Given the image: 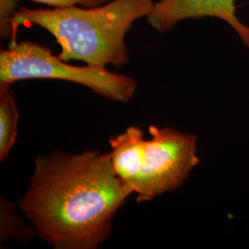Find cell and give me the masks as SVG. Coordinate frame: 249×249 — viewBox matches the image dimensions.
Masks as SVG:
<instances>
[{"label": "cell", "mask_w": 249, "mask_h": 249, "mask_svg": "<svg viewBox=\"0 0 249 249\" xmlns=\"http://www.w3.org/2000/svg\"><path fill=\"white\" fill-rule=\"evenodd\" d=\"M36 3L48 5L51 8H67L80 6L84 8H93L107 4L111 0H31Z\"/></svg>", "instance_id": "9c48e42d"}, {"label": "cell", "mask_w": 249, "mask_h": 249, "mask_svg": "<svg viewBox=\"0 0 249 249\" xmlns=\"http://www.w3.org/2000/svg\"><path fill=\"white\" fill-rule=\"evenodd\" d=\"M29 79L67 80L93 90L100 96L126 103L133 98V78L91 66H72L53 55L44 45L34 42H10L0 52V83L13 84Z\"/></svg>", "instance_id": "3957f363"}, {"label": "cell", "mask_w": 249, "mask_h": 249, "mask_svg": "<svg viewBox=\"0 0 249 249\" xmlns=\"http://www.w3.org/2000/svg\"><path fill=\"white\" fill-rule=\"evenodd\" d=\"M133 189L116 176L110 153L40 155L19 208L55 249H94Z\"/></svg>", "instance_id": "6da1fadb"}, {"label": "cell", "mask_w": 249, "mask_h": 249, "mask_svg": "<svg viewBox=\"0 0 249 249\" xmlns=\"http://www.w3.org/2000/svg\"><path fill=\"white\" fill-rule=\"evenodd\" d=\"M151 140L146 142L145 158L135 187L137 201H150L183 185L199 162L197 137L171 127H149Z\"/></svg>", "instance_id": "277c9868"}, {"label": "cell", "mask_w": 249, "mask_h": 249, "mask_svg": "<svg viewBox=\"0 0 249 249\" xmlns=\"http://www.w3.org/2000/svg\"><path fill=\"white\" fill-rule=\"evenodd\" d=\"M19 0H0V36L2 39H10L16 42L12 20L19 9Z\"/></svg>", "instance_id": "ba28073f"}, {"label": "cell", "mask_w": 249, "mask_h": 249, "mask_svg": "<svg viewBox=\"0 0 249 249\" xmlns=\"http://www.w3.org/2000/svg\"><path fill=\"white\" fill-rule=\"evenodd\" d=\"M236 0H158L147 18L160 34L171 31L178 23L189 18L222 19L236 33L242 43L249 48V26L237 17Z\"/></svg>", "instance_id": "5b68a950"}, {"label": "cell", "mask_w": 249, "mask_h": 249, "mask_svg": "<svg viewBox=\"0 0 249 249\" xmlns=\"http://www.w3.org/2000/svg\"><path fill=\"white\" fill-rule=\"evenodd\" d=\"M154 4V0H111L93 8H19L12 20L13 31L16 36L20 26L45 29L60 46L58 57L66 62L122 68L128 60L126 33L136 20L151 15Z\"/></svg>", "instance_id": "7a4b0ae2"}, {"label": "cell", "mask_w": 249, "mask_h": 249, "mask_svg": "<svg viewBox=\"0 0 249 249\" xmlns=\"http://www.w3.org/2000/svg\"><path fill=\"white\" fill-rule=\"evenodd\" d=\"M9 83H0V160H4L16 142L18 111Z\"/></svg>", "instance_id": "52a82bcc"}, {"label": "cell", "mask_w": 249, "mask_h": 249, "mask_svg": "<svg viewBox=\"0 0 249 249\" xmlns=\"http://www.w3.org/2000/svg\"><path fill=\"white\" fill-rule=\"evenodd\" d=\"M146 142L139 126H129L124 133L112 137L109 141L114 171L133 191L142 171Z\"/></svg>", "instance_id": "8992f818"}]
</instances>
